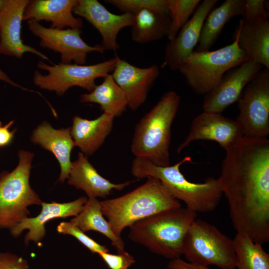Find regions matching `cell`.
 <instances>
[{
	"instance_id": "obj_34",
	"label": "cell",
	"mask_w": 269,
	"mask_h": 269,
	"mask_svg": "<svg viewBox=\"0 0 269 269\" xmlns=\"http://www.w3.org/2000/svg\"><path fill=\"white\" fill-rule=\"evenodd\" d=\"M0 269H29L26 260L9 252L0 253Z\"/></svg>"
},
{
	"instance_id": "obj_25",
	"label": "cell",
	"mask_w": 269,
	"mask_h": 269,
	"mask_svg": "<svg viewBox=\"0 0 269 269\" xmlns=\"http://www.w3.org/2000/svg\"><path fill=\"white\" fill-rule=\"evenodd\" d=\"M101 84L89 93L81 95V103L99 104L103 113L114 118L121 116L126 111L128 101L125 93L114 80L112 75L106 76Z\"/></svg>"
},
{
	"instance_id": "obj_31",
	"label": "cell",
	"mask_w": 269,
	"mask_h": 269,
	"mask_svg": "<svg viewBox=\"0 0 269 269\" xmlns=\"http://www.w3.org/2000/svg\"><path fill=\"white\" fill-rule=\"evenodd\" d=\"M57 231L59 233L75 237L93 253L98 254L100 253L109 251L107 247L99 244L88 237L70 221L61 222L57 227Z\"/></svg>"
},
{
	"instance_id": "obj_23",
	"label": "cell",
	"mask_w": 269,
	"mask_h": 269,
	"mask_svg": "<svg viewBox=\"0 0 269 269\" xmlns=\"http://www.w3.org/2000/svg\"><path fill=\"white\" fill-rule=\"evenodd\" d=\"M114 118L105 113L91 120L75 116L70 127L75 146H77L86 156L93 154L111 133Z\"/></svg>"
},
{
	"instance_id": "obj_27",
	"label": "cell",
	"mask_w": 269,
	"mask_h": 269,
	"mask_svg": "<svg viewBox=\"0 0 269 269\" xmlns=\"http://www.w3.org/2000/svg\"><path fill=\"white\" fill-rule=\"evenodd\" d=\"M170 23L169 15L142 9L134 15L131 26L132 39L139 44L159 40L166 36Z\"/></svg>"
},
{
	"instance_id": "obj_7",
	"label": "cell",
	"mask_w": 269,
	"mask_h": 269,
	"mask_svg": "<svg viewBox=\"0 0 269 269\" xmlns=\"http://www.w3.org/2000/svg\"><path fill=\"white\" fill-rule=\"evenodd\" d=\"M247 60L237 41L214 51H193L177 70L196 94L205 95L214 89L229 70Z\"/></svg>"
},
{
	"instance_id": "obj_30",
	"label": "cell",
	"mask_w": 269,
	"mask_h": 269,
	"mask_svg": "<svg viewBox=\"0 0 269 269\" xmlns=\"http://www.w3.org/2000/svg\"><path fill=\"white\" fill-rule=\"evenodd\" d=\"M104 2L116 7L123 13L135 15L142 9H147L169 15L168 0H105Z\"/></svg>"
},
{
	"instance_id": "obj_14",
	"label": "cell",
	"mask_w": 269,
	"mask_h": 269,
	"mask_svg": "<svg viewBox=\"0 0 269 269\" xmlns=\"http://www.w3.org/2000/svg\"><path fill=\"white\" fill-rule=\"evenodd\" d=\"M73 12L84 18L100 33L102 46L105 50L116 51L119 48L118 34L123 28L131 27L134 14H116L110 12L97 0H78Z\"/></svg>"
},
{
	"instance_id": "obj_15",
	"label": "cell",
	"mask_w": 269,
	"mask_h": 269,
	"mask_svg": "<svg viewBox=\"0 0 269 269\" xmlns=\"http://www.w3.org/2000/svg\"><path fill=\"white\" fill-rule=\"evenodd\" d=\"M28 0H3L0 8V54L21 59L24 53L30 52L50 61L44 54L23 43L21 38V22Z\"/></svg>"
},
{
	"instance_id": "obj_6",
	"label": "cell",
	"mask_w": 269,
	"mask_h": 269,
	"mask_svg": "<svg viewBox=\"0 0 269 269\" xmlns=\"http://www.w3.org/2000/svg\"><path fill=\"white\" fill-rule=\"evenodd\" d=\"M18 156L14 169L0 173V229L9 230L29 217L28 207L42 202L29 184L34 153L20 150Z\"/></svg>"
},
{
	"instance_id": "obj_10",
	"label": "cell",
	"mask_w": 269,
	"mask_h": 269,
	"mask_svg": "<svg viewBox=\"0 0 269 269\" xmlns=\"http://www.w3.org/2000/svg\"><path fill=\"white\" fill-rule=\"evenodd\" d=\"M236 121L243 135L267 138L269 134V69L263 68L249 82L237 101Z\"/></svg>"
},
{
	"instance_id": "obj_2",
	"label": "cell",
	"mask_w": 269,
	"mask_h": 269,
	"mask_svg": "<svg viewBox=\"0 0 269 269\" xmlns=\"http://www.w3.org/2000/svg\"><path fill=\"white\" fill-rule=\"evenodd\" d=\"M191 161V157L187 156L173 165L160 166L146 159L135 157L131 173L138 179L152 177L159 179L173 197L197 213L212 212L218 206L223 194L220 181L219 178L211 177L202 183L188 181L180 167Z\"/></svg>"
},
{
	"instance_id": "obj_3",
	"label": "cell",
	"mask_w": 269,
	"mask_h": 269,
	"mask_svg": "<svg viewBox=\"0 0 269 269\" xmlns=\"http://www.w3.org/2000/svg\"><path fill=\"white\" fill-rule=\"evenodd\" d=\"M146 178L143 184L121 196L100 201L103 214L117 236L121 237L125 228L140 220L181 207L159 179Z\"/></svg>"
},
{
	"instance_id": "obj_4",
	"label": "cell",
	"mask_w": 269,
	"mask_h": 269,
	"mask_svg": "<svg viewBox=\"0 0 269 269\" xmlns=\"http://www.w3.org/2000/svg\"><path fill=\"white\" fill-rule=\"evenodd\" d=\"M180 102L175 92L164 93L135 126L131 150L135 157L160 166L170 165L171 128Z\"/></svg>"
},
{
	"instance_id": "obj_16",
	"label": "cell",
	"mask_w": 269,
	"mask_h": 269,
	"mask_svg": "<svg viewBox=\"0 0 269 269\" xmlns=\"http://www.w3.org/2000/svg\"><path fill=\"white\" fill-rule=\"evenodd\" d=\"M217 0H204L175 38L167 44L162 67L177 70L182 62L194 51L198 43L205 19Z\"/></svg>"
},
{
	"instance_id": "obj_20",
	"label": "cell",
	"mask_w": 269,
	"mask_h": 269,
	"mask_svg": "<svg viewBox=\"0 0 269 269\" xmlns=\"http://www.w3.org/2000/svg\"><path fill=\"white\" fill-rule=\"evenodd\" d=\"M78 0H29L23 19L39 22L44 20L51 22L50 28L62 29L64 27L80 29L82 20L73 15V9Z\"/></svg>"
},
{
	"instance_id": "obj_18",
	"label": "cell",
	"mask_w": 269,
	"mask_h": 269,
	"mask_svg": "<svg viewBox=\"0 0 269 269\" xmlns=\"http://www.w3.org/2000/svg\"><path fill=\"white\" fill-rule=\"evenodd\" d=\"M87 200V197L81 196L73 201L66 203L42 202L41 211L37 216L24 218L9 229V232L13 237L17 238L24 230H27L28 231L24 239L25 245H27L30 241L37 243L45 237V224L48 221L57 218L76 216L83 210Z\"/></svg>"
},
{
	"instance_id": "obj_28",
	"label": "cell",
	"mask_w": 269,
	"mask_h": 269,
	"mask_svg": "<svg viewBox=\"0 0 269 269\" xmlns=\"http://www.w3.org/2000/svg\"><path fill=\"white\" fill-rule=\"evenodd\" d=\"M238 269H269V254L262 245L248 236L237 233L233 239Z\"/></svg>"
},
{
	"instance_id": "obj_35",
	"label": "cell",
	"mask_w": 269,
	"mask_h": 269,
	"mask_svg": "<svg viewBox=\"0 0 269 269\" xmlns=\"http://www.w3.org/2000/svg\"><path fill=\"white\" fill-rule=\"evenodd\" d=\"M13 123L14 121H11L5 125H2L0 122V147L7 146L12 141L16 130L11 131L9 128Z\"/></svg>"
},
{
	"instance_id": "obj_22",
	"label": "cell",
	"mask_w": 269,
	"mask_h": 269,
	"mask_svg": "<svg viewBox=\"0 0 269 269\" xmlns=\"http://www.w3.org/2000/svg\"><path fill=\"white\" fill-rule=\"evenodd\" d=\"M233 39L245 53L247 60L269 69V21L246 22L241 19Z\"/></svg>"
},
{
	"instance_id": "obj_32",
	"label": "cell",
	"mask_w": 269,
	"mask_h": 269,
	"mask_svg": "<svg viewBox=\"0 0 269 269\" xmlns=\"http://www.w3.org/2000/svg\"><path fill=\"white\" fill-rule=\"evenodd\" d=\"M241 19L246 22H258L268 20L269 10L264 0H245L244 10Z\"/></svg>"
},
{
	"instance_id": "obj_5",
	"label": "cell",
	"mask_w": 269,
	"mask_h": 269,
	"mask_svg": "<svg viewBox=\"0 0 269 269\" xmlns=\"http://www.w3.org/2000/svg\"><path fill=\"white\" fill-rule=\"evenodd\" d=\"M197 214L182 207L155 214L131 225L129 237L157 255L180 258L185 235Z\"/></svg>"
},
{
	"instance_id": "obj_17",
	"label": "cell",
	"mask_w": 269,
	"mask_h": 269,
	"mask_svg": "<svg viewBox=\"0 0 269 269\" xmlns=\"http://www.w3.org/2000/svg\"><path fill=\"white\" fill-rule=\"evenodd\" d=\"M117 61L112 76L125 93L128 107L136 111L145 101L148 92L159 75L155 64L140 68L121 59L116 55Z\"/></svg>"
},
{
	"instance_id": "obj_9",
	"label": "cell",
	"mask_w": 269,
	"mask_h": 269,
	"mask_svg": "<svg viewBox=\"0 0 269 269\" xmlns=\"http://www.w3.org/2000/svg\"><path fill=\"white\" fill-rule=\"evenodd\" d=\"M117 61L116 55L108 60L90 65L64 64L48 65L41 61L38 67L48 72L46 75L39 71L34 72V84L40 89L55 91L59 96L63 95L71 87L78 86L92 91L97 85L95 80L104 78L112 72Z\"/></svg>"
},
{
	"instance_id": "obj_11",
	"label": "cell",
	"mask_w": 269,
	"mask_h": 269,
	"mask_svg": "<svg viewBox=\"0 0 269 269\" xmlns=\"http://www.w3.org/2000/svg\"><path fill=\"white\" fill-rule=\"evenodd\" d=\"M28 23L30 32L40 38V45L59 53L62 63L71 64L74 61L75 64L84 65L88 53L103 54L105 51L101 44H87L81 37L80 29L47 28L33 20H29Z\"/></svg>"
},
{
	"instance_id": "obj_38",
	"label": "cell",
	"mask_w": 269,
	"mask_h": 269,
	"mask_svg": "<svg viewBox=\"0 0 269 269\" xmlns=\"http://www.w3.org/2000/svg\"><path fill=\"white\" fill-rule=\"evenodd\" d=\"M3 0H0V8L2 4Z\"/></svg>"
},
{
	"instance_id": "obj_1",
	"label": "cell",
	"mask_w": 269,
	"mask_h": 269,
	"mask_svg": "<svg viewBox=\"0 0 269 269\" xmlns=\"http://www.w3.org/2000/svg\"><path fill=\"white\" fill-rule=\"evenodd\" d=\"M220 181L237 233L269 241V140L243 136L225 150Z\"/></svg>"
},
{
	"instance_id": "obj_13",
	"label": "cell",
	"mask_w": 269,
	"mask_h": 269,
	"mask_svg": "<svg viewBox=\"0 0 269 269\" xmlns=\"http://www.w3.org/2000/svg\"><path fill=\"white\" fill-rule=\"evenodd\" d=\"M263 68L259 64L246 60L227 71L216 87L204 95L203 111L221 114L237 102L246 85Z\"/></svg>"
},
{
	"instance_id": "obj_29",
	"label": "cell",
	"mask_w": 269,
	"mask_h": 269,
	"mask_svg": "<svg viewBox=\"0 0 269 269\" xmlns=\"http://www.w3.org/2000/svg\"><path fill=\"white\" fill-rule=\"evenodd\" d=\"M200 2V0H168L170 23L166 36L169 41L189 20Z\"/></svg>"
},
{
	"instance_id": "obj_24",
	"label": "cell",
	"mask_w": 269,
	"mask_h": 269,
	"mask_svg": "<svg viewBox=\"0 0 269 269\" xmlns=\"http://www.w3.org/2000/svg\"><path fill=\"white\" fill-rule=\"evenodd\" d=\"M245 0H226L211 10L203 24L195 51H206L214 44L225 25L233 17L242 16Z\"/></svg>"
},
{
	"instance_id": "obj_37",
	"label": "cell",
	"mask_w": 269,
	"mask_h": 269,
	"mask_svg": "<svg viewBox=\"0 0 269 269\" xmlns=\"http://www.w3.org/2000/svg\"><path fill=\"white\" fill-rule=\"evenodd\" d=\"M0 80L3 81L11 85L18 87L23 90L29 91L31 92H34L33 91L29 90V89L25 88L18 85V84L13 82L10 78L0 68Z\"/></svg>"
},
{
	"instance_id": "obj_8",
	"label": "cell",
	"mask_w": 269,
	"mask_h": 269,
	"mask_svg": "<svg viewBox=\"0 0 269 269\" xmlns=\"http://www.w3.org/2000/svg\"><path fill=\"white\" fill-rule=\"evenodd\" d=\"M182 255L188 262L221 269H236V255L233 239L216 227L195 219L189 227L183 243Z\"/></svg>"
},
{
	"instance_id": "obj_19",
	"label": "cell",
	"mask_w": 269,
	"mask_h": 269,
	"mask_svg": "<svg viewBox=\"0 0 269 269\" xmlns=\"http://www.w3.org/2000/svg\"><path fill=\"white\" fill-rule=\"evenodd\" d=\"M68 183L76 189L84 191L88 197L106 198L113 190L121 191L133 181L116 184L102 177L82 152L71 162Z\"/></svg>"
},
{
	"instance_id": "obj_12",
	"label": "cell",
	"mask_w": 269,
	"mask_h": 269,
	"mask_svg": "<svg viewBox=\"0 0 269 269\" xmlns=\"http://www.w3.org/2000/svg\"><path fill=\"white\" fill-rule=\"evenodd\" d=\"M243 136L236 120L221 114L203 111L193 120L189 132L177 147V152L179 154L191 143L199 140L214 141L225 150Z\"/></svg>"
},
{
	"instance_id": "obj_33",
	"label": "cell",
	"mask_w": 269,
	"mask_h": 269,
	"mask_svg": "<svg viewBox=\"0 0 269 269\" xmlns=\"http://www.w3.org/2000/svg\"><path fill=\"white\" fill-rule=\"evenodd\" d=\"M98 255L110 269H129L135 263L134 258L126 251L117 254L102 252Z\"/></svg>"
},
{
	"instance_id": "obj_21",
	"label": "cell",
	"mask_w": 269,
	"mask_h": 269,
	"mask_svg": "<svg viewBox=\"0 0 269 269\" xmlns=\"http://www.w3.org/2000/svg\"><path fill=\"white\" fill-rule=\"evenodd\" d=\"M30 140L55 156L60 166L59 180L64 182L69 176L72 162L71 153L75 146L70 127L55 129L47 122H43L34 130Z\"/></svg>"
},
{
	"instance_id": "obj_26",
	"label": "cell",
	"mask_w": 269,
	"mask_h": 269,
	"mask_svg": "<svg viewBox=\"0 0 269 269\" xmlns=\"http://www.w3.org/2000/svg\"><path fill=\"white\" fill-rule=\"evenodd\" d=\"M103 216L100 201L96 198L88 197L83 210L70 222L84 233L94 231L104 235L112 242L117 253L125 251L123 240L113 233Z\"/></svg>"
},
{
	"instance_id": "obj_36",
	"label": "cell",
	"mask_w": 269,
	"mask_h": 269,
	"mask_svg": "<svg viewBox=\"0 0 269 269\" xmlns=\"http://www.w3.org/2000/svg\"><path fill=\"white\" fill-rule=\"evenodd\" d=\"M166 269H212L208 267L192 264L180 258L171 260Z\"/></svg>"
}]
</instances>
